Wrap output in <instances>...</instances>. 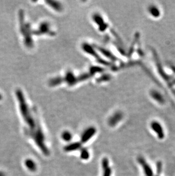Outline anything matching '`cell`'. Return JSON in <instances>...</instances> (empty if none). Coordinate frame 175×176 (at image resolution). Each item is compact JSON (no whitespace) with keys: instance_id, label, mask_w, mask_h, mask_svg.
<instances>
[{"instance_id":"6da1fadb","label":"cell","mask_w":175,"mask_h":176,"mask_svg":"<svg viewBox=\"0 0 175 176\" xmlns=\"http://www.w3.org/2000/svg\"><path fill=\"white\" fill-rule=\"evenodd\" d=\"M17 101L19 105V111L26 124L28 125L30 131L34 132L37 127L38 122L34 117V111L30 109L26 98L21 89H18L15 92Z\"/></svg>"},{"instance_id":"7a4b0ae2","label":"cell","mask_w":175,"mask_h":176,"mask_svg":"<svg viewBox=\"0 0 175 176\" xmlns=\"http://www.w3.org/2000/svg\"><path fill=\"white\" fill-rule=\"evenodd\" d=\"M22 16L20 17L21 21V31L22 34L24 39V42L26 46L28 48H30L33 47V41L32 40L31 34H33V32L31 31L30 25L28 23L24 22V15L22 13H21Z\"/></svg>"},{"instance_id":"3957f363","label":"cell","mask_w":175,"mask_h":176,"mask_svg":"<svg viewBox=\"0 0 175 176\" xmlns=\"http://www.w3.org/2000/svg\"><path fill=\"white\" fill-rule=\"evenodd\" d=\"M92 20L94 24L97 26V29L101 32L104 33L107 30L109 27L108 23L105 21L104 17L99 13H95L92 15Z\"/></svg>"},{"instance_id":"277c9868","label":"cell","mask_w":175,"mask_h":176,"mask_svg":"<svg viewBox=\"0 0 175 176\" xmlns=\"http://www.w3.org/2000/svg\"><path fill=\"white\" fill-rule=\"evenodd\" d=\"M33 34L37 35H47L53 36L55 35V33L51 29V24L48 22H43L39 25L38 29L33 32Z\"/></svg>"},{"instance_id":"5b68a950","label":"cell","mask_w":175,"mask_h":176,"mask_svg":"<svg viewBox=\"0 0 175 176\" xmlns=\"http://www.w3.org/2000/svg\"><path fill=\"white\" fill-rule=\"evenodd\" d=\"M123 113L121 111H116L108 119V124L109 126L113 127L123 119Z\"/></svg>"},{"instance_id":"8992f818","label":"cell","mask_w":175,"mask_h":176,"mask_svg":"<svg viewBox=\"0 0 175 176\" xmlns=\"http://www.w3.org/2000/svg\"><path fill=\"white\" fill-rule=\"evenodd\" d=\"M96 133V129L93 127H90L83 132L81 138V143H86L92 138Z\"/></svg>"},{"instance_id":"52a82bcc","label":"cell","mask_w":175,"mask_h":176,"mask_svg":"<svg viewBox=\"0 0 175 176\" xmlns=\"http://www.w3.org/2000/svg\"><path fill=\"white\" fill-rule=\"evenodd\" d=\"M46 2L51 9L56 12L60 13L62 12L63 10V6L60 2L56 1H47Z\"/></svg>"},{"instance_id":"ba28073f","label":"cell","mask_w":175,"mask_h":176,"mask_svg":"<svg viewBox=\"0 0 175 176\" xmlns=\"http://www.w3.org/2000/svg\"><path fill=\"white\" fill-rule=\"evenodd\" d=\"M138 161L143 167V170L146 176H153V173H152V171L151 168L148 165V164L146 163V162L145 161L143 157H139Z\"/></svg>"},{"instance_id":"9c48e42d","label":"cell","mask_w":175,"mask_h":176,"mask_svg":"<svg viewBox=\"0 0 175 176\" xmlns=\"http://www.w3.org/2000/svg\"><path fill=\"white\" fill-rule=\"evenodd\" d=\"M81 148V143L80 142H76V143H71L66 146L64 150L66 152H70L72 151H75L77 150H79Z\"/></svg>"},{"instance_id":"30bf717a","label":"cell","mask_w":175,"mask_h":176,"mask_svg":"<svg viewBox=\"0 0 175 176\" xmlns=\"http://www.w3.org/2000/svg\"><path fill=\"white\" fill-rule=\"evenodd\" d=\"M152 128L155 132H156L159 138H164V134L163 133L161 127L157 123H153L152 124Z\"/></svg>"},{"instance_id":"8fae6325","label":"cell","mask_w":175,"mask_h":176,"mask_svg":"<svg viewBox=\"0 0 175 176\" xmlns=\"http://www.w3.org/2000/svg\"><path fill=\"white\" fill-rule=\"evenodd\" d=\"M25 165L30 171H34L37 170L36 164L35 163V162L31 159H28L25 161Z\"/></svg>"},{"instance_id":"7c38bea8","label":"cell","mask_w":175,"mask_h":176,"mask_svg":"<svg viewBox=\"0 0 175 176\" xmlns=\"http://www.w3.org/2000/svg\"><path fill=\"white\" fill-rule=\"evenodd\" d=\"M62 138L65 141H70L72 138V135L70 132L66 131H64L62 134Z\"/></svg>"},{"instance_id":"4fadbf2b","label":"cell","mask_w":175,"mask_h":176,"mask_svg":"<svg viewBox=\"0 0 175 176\" xmlns=\"http://www.w3.org/2000/svg\"><path fill=\"white\" fill-rule=\"evenodd\" d=\"M80 157L82 160H88L89 158V153L86 148H82L81 149Z\"/></svg>"},{"instance_id":"5bb4252c","label":"cell","mask_w":175,"mask_h":176,"mask_svg":"<svg viewBox=\"0 0 175 176\" xmlns=\"http://www.w3.org/2000/svg\"><path fill=\"white\" fill-rule=\"evenodd\" d=\"M104 173L102 176H111L112 175V169L110 167H108L103 169Z\"/></svg>"},{"instance_id":"9a60e30c","label":"cell","mask_w":175,"mask_h":176,"mask_svg":"<svg viewBox=\"0 0 175 176\" xmlns=\"http://www.w3.org/2000/svg\"><path fill=\"white\" fill-rule=\"evenodd\" d=\"M102 167L103 169L109 167V161L107 158H104L102 160Z\"/></svg>"},{"instance_id":"2e32d148","label":"cell","mask_w":175,"mask_h":176,"mask_svg":"<svg viewBox=\"0 0 175 176\" xmlns=\"http://www.w3.org/2000/svg\"><path fill=\"white\" fill-rule=\"evenodd\" d=\"M2 95L0 93V100H2Z\"/></svg>"},{"instance_id":"e0dca14e","label":"cell","mask_w":175,"mask_h":176,"mask_svg":"<svg viewBox=\"0 0 175 176\" xmlns=\"http://www.w3.org/2000/svg\"><path fill=\"white\" fill-rule=\"evenodd\" d=\"M0 176H4V174L2 173H1L0 172Z\"/></svg>"}]
</instances>
